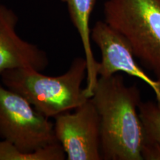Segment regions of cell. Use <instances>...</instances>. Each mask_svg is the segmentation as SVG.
Here are the masks:
<instances>
[{
  "label": "cell",
  "mask_w": 160,
  "mask_h": 160,
  "mask_svg": "<svg viewBox=\"0 0 160 160\" xmlns=\"http://www.w3.org/2000/svg\"><path fill=\"white\" fill-rule=\"evenodd\" d=\"M65 151L59 142L33 152H25L8 141L0 140V160H64Z\"/></svg>",
  "instance_id": "9c48e42d"
},
{
  "label": "cell",
  "mask_w": 160,
  "mask_h": 160,
  "mask_svg": "<svg viewBox=\"0 0 160 160\" xmlns=\"http://www.w3.org/2000/svg\"><path fill=\"white\" fill-rule=\"evenodd\" d=\"M91 40L101 52L98 62L99 77H109L122 72L144 82L154 93L160 104V80L153 79L139 65L125 38L105 21H97L91 29Z\"/></svg>",
  "instance_id": "8992f818"
},
{
  "label": "cell",
  "mask_w": 160,
  "mask_h": 160,
  "mask_svg": "<svg viewBox=\"0 0 160 160\" xmlns=\"http://www.w3.org/2000/svg\"><path fill=\"white\" fill-rule=\"evenodd\" d=\"M66 4L70 18L78 32L82 45L85 59L87 62V84L84 88L86 95L89 98L93 94L98 81V62L92 49L91 29L90 19L97 0H61Z\"/></svg>",
  "instance_id": "ba28073f"
},
{
  "label": "cell",
  "mask_w": 160,
  "mask_h": 160,
  "mask_svg": "<svg viewBox=\"0 0 160 160\" xmlns=\"http://www.w3.org/2000/svg\"><path fill=\"white\" fill-rule=\"evenodd\" d=\"M54 131L68 160H102L99 119L89 98L74 111L54 118Z\"/></svg>",
  "instance_id": "5b68a950"
},
{
  "label": "cell",
  "mask_w": 160,
  "mask_h": 160,
  "mask_svg": "<svg viewBox=\"0 0 160 160\" xmlns=\"http://www.w3.org/2000/svg\"><path fill=\"white\" fill-rule=\"evenodd\" d=\"M30 68H16L0 76L8 88L25 97L48 118L74 111L89 99L82 83L87 77L85 57H76L68 71L51 77Z\"/></svg>",
  "instance_id": "7a4b0ae2"
},
{
  "label": "cell",
  "mask_w": 160,
  "mask_h": 160,
  "mask_svg": "<svg viewBox=\"0 0 160 160\" xmlns=\"http://www.w3.org/2000/svg\"><path fill=\"white\" fill-rule=\"evenodd\" d=\"M141 155L142 160H160V144L148 133L142 146Z\"/></svg>",
  "instance_id": "8fae6325"
},
{
  "label": "cell",
  "mask_w": 160,
  "mask_h": 160,
  "mask_svg": "<svg viewBox=\"0 0 160 160\" xmlns=\"http://www.w3.org/2000/svg\"><path fill=\"white\" fill-rule=\"evenodd\" d=\"M91 99L99 119L104 160H142L147 133L139 113L141 93L137 84L126 85L119 73L99 77Z\"/></svg>",
  "instance_id": "6da1fadb"
},
{
  "label": "cell",
  "mask_w": 160,
  "mask_h": 160,
  "mask_svg": "<svg viewBox=\"0 0 160 160\" xmlns=\"http://www.w3.org/2000/svg\"><path fill=\"white\" fill-rule=\"evenodd\" d=\"M104 21L121 33L136 58L160 80V0H107Z\"/></svg>",
  "instance_id": "3957f363"
},
{
  "label": "cell",
  "mask_w": 160,
  "mask_h": 160,
  "mask_svg": "<svg viewBox=\"0 0 160 160\" xmlns=\"http://www.w3.org/2000/svg\"><path fill=\"white\" fill-rule=\"evenodd\" d=\"M0 138L25 152L58 142L54 123L2 83H0Z\"/></svg>",
  "instance_id": "277c9868"
},
{
  "label": "cell",
  "mask_w": 160,
  "mask_h": 160,
  "mask_svg": "<svg viewBox=\"0 0 160 160\" xmlns=\"http://www.w3.org/2000/svg\"><path fill=\"white\" fill-rule=\"evenodd\" d=\"M18 22L17 13L0 4V76L16 68L43 71L49 64L46 51L18 35Z\"/></svg>",
  "instance_id": "52a82bcc"
},
{
  "label": "cell",
  "mask_w": 160,
  "mask_h": 160,
  "mask_svg": "<svg viewBox=\"0 0 160 160\" xmlns=\"http://www.w3.org/2000/svg\"><path fill=\"white\" fill-rule=\"evenodd\" d=\"M139 113L146 133L160 144V104L141 102Z\"/></svg>",
  "instance_id": "30bf717a"
}]
</instances>
